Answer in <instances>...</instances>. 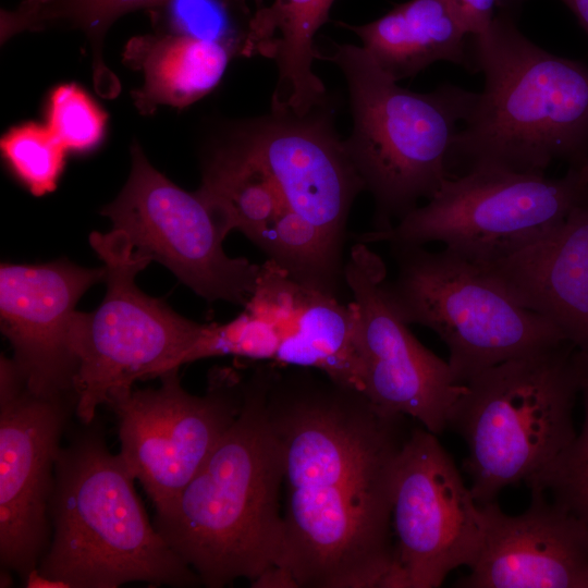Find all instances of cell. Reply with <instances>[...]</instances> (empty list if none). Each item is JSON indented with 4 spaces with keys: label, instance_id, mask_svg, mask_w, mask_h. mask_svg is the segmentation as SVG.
I'll list each match as a JSON object with an SVG mask.
<instances>
[{
    "label": "cell",
    "instance_id": "cell-1",
    "mask_svg": "<svg viewBox=\"0 0 588 588\" xmlns=\"http://www.w3.org/2000/svg\"><path fill=\"white\" fill-rule=\"evenodd\" d=\"M267 406L283 449L286 505L279 565L293 587H385L393 490L412 429L324 373L266 365Z\"/></svg>",
    "mask_w": 588,
    "mask_h": 588
},
{
    "label": "cell",
    "instance_id": "cell-2",
    "mask_svg": "<svg viewBox=\"0 0 588 588\" xmlns=\"http://www.w3.org/2000/svg\"><path fill=\"white\" fill-rule=\"evenodd\" d=\"M283 449L267 406L266 365L243 381L241 409L154 526L209 588L252 583L280 563Z\"/></svg>",
    "mask_w": 588,
    "mask_h": 588
},
{
    "label": "cell",
    "instance_id": "cell-3",
    "mask_svg": "<svg viewBox=\"0 0 588 588\" xmlns=\"http://www.w3.org/2000/svg\"><path fill=\"white\" fill-rule=\"evenodd\" d=\"M469 46L485 87L456 133L451 176L479 168L546 174L554 161L588 156V65L546 51L499 10Z\"/></svg>",
    "mask_w": 588,
    "mask_h": 588
},
{
    "label": "cell",
    "instance_id": "cell-4",
    "mask_svg": "<svg viewBox=\"0 0 588 588\" xmlns=\"http://www.w3.org/2000/svg\"><path fill=\"white\" fill-rule=\"evenodd\" d=\"M93 422L60 448L49 503L51 541L38 571L69 588L201 584L151 524L135 478Z\"/></svg>",
    "mask_w": 588,
    "mask_h": 588
},
{
    "label": "cell",
    "instance_id": "cell-5",
    "mask_svg": "<svg viewBox=\"0 0 588 588\" xmlns=\"http://www.w3.org/2000/svg\"><path fill=\"white\" fill-rule=\"evenodd\" d=\"M577 348L569 342L515 357L464 383L449 428L466 443L463 470L479 505L547 469L577 431Z\"/></svg>",
    "mask_w": 588,
    "mask_h": 588
},
{
    "label": "cell",
    "instance_id": "cell-6",
    "mask_svg": "<svg viewBox=\"0 0 588 588\" xmlns=\"http://www.w3.org/2000/svg\"><path fill=\"white\" fill-rule=\"evenodd\" d=\"M326 59L346 78L354 127L344 144L373 197V230H385L451 177L452 144L477 93L451 84L405 89L363 47L340 45Z\"/></svg>",
    "mask_w": 588,
    "mask_h": 588
},
{
    "label": "cell",
    "instance_id": "cell-7",
    "mask_svg": "<svg viewBox=\"0 0 588 588\" xmlns=\"http://www.w3.org/2000/svg\"><path fill=\"white\" fill-rule=\"evenodd\" d=\"M390 246L397 269L383 282L385 295L405 323L426 327L444 342L457 383L502 362L567 342L477 265L445 248Z\"/></svg>",
    "mask_w": 588,
    "mask_h": 588
},
{
    "label": "cell",
    "instance_id": "cell-8",
    "mask_svg": "<svg viewBox=\"0 0 588 588\" xmlns=\"http://www.w3.org/2000/svg\"><path fill=\"white\" fill-rule=\"evenodd\" d=\"M89 242L105 264L107 291L95 310L76 311L71 331L77 360L74 414L83 425L135 381L180 368L205 326L139 290L136 274L149 261L121 234L93 232Z\"/></svg>",
    "mask_w": 588,
    "mask_h": 588
},
{
    "label": "cell",
    "instance_id": "cell-9",
    "mask_svg": "<svg viewBox=\"0 0 588 588\" xmlns=\"http://www.w3.org/2000/svg\"><path fill=\"white\" fill-rule=\"evenodd\" d=\"M587 200L588 180L579 168L568 167L561 177L479 168L446 179L426 205L385 230L359 234L356 242H440L483 265L543 237Z\"/></svg>",
    "mask_w": 588,
    "mask_h": 588
},
{
    "label": "cell",
    "instance_id": "cell-10",
    "mask_svg": "<svg viewBox=\"0 0 588 588\" xmlns=\"http://www.w3.org/2000/svg\"><path fill=\"white\" fill-rule=\"evenodd\" d=\"M132 169L118 197L101 215L133 252L167 267L184 285L211 304H247L261 265L230 257L228 232L197 192L189 193L154 168L134 144Z\"/></svg>",
    "mask_w": 588,
    "mask_h": 588
},
{
    "label": "cell",
    "instance_id": "cell-11",
    "mask_svg": "<svg viewBox=\"0 0 588 588\" xmlns=\"http://www.w3.org/2000/svg\"><path fill=\"white\" fill-rule=\"evenodd\" d=\"M159 378L158 388L133 387L107 404L118 418L119 454L156 512L184 489L232 425L244 381L233 369L216 368L206 393L194 395L182 387L179 368Z\"/></svg>",
    "mask_w": 588,
    "mask_h": 588
},
{
    "label": "cell",
    "instance_id": "cell-12",
    "mask_svg": "<svg viewBox=\"0 0 588 588\" xmlns=\"http://www.w3.org/2000/svg\"><path fill=\"white\" fill-rule=\"evenodd\" d=\"M392 528L389 588L440 587L452 571L471 567L485 543L482 506L437 434L424 427L412 428L397 458Z\"/></svg>",
    "mask_w": 588,
    "mask_h": 588
},
{
    "label": "cell",
    "instance_id": "cell-13",
    "mask_svg": "<svg viewBox=\"0 0 588 588\" xmlns=\"http://www.w3.org/2000/svg\"><path fill=\"white\" fill-rule=\"evenodd\" d=\"M75 403V394H34L13 359L1 356L0 563L21 580L51 541L56 460Z\"/></svg>",
    "mask_w": 588,
    "mask_h": 588
},
{
    "label": "cell",
    "instance_id": "cell-14",
    "mask_svg": "<svg viewBox=\"0 0 588 588\" xmlns=\"http://www.w3.org/2000/svg\"><path fill=\"white\" fill-rule=\"evenodd\" d=\"M385 277L383 260L368 244L356 242L344 280L357 308L360 391L381 411L415 419L438 436L449 428L464 384L397 315L383 289Z\"/></svg>",
    "mask_w": 588,
    "mask_h": 588
},
{
    "label": "cell",
    "instance_id": "cell-15",
    "mask_svg": "<svg viewBox=\"0 0 588 588\" xmlns=\"http://www.w3.org/2000/svg\"><path fill=\"white\" fill-rule=\"evenodd\" d=\"M106 269L68 259L0 266V327L28 390L40 396L74 394L77 360L71 331L84 293Z\"/></svg>",
    "mask_w": 588,
    "mask_h": 588
},
{
    "label": "cell",
    "instance_id": "cell-16",
    "mask_svg": "<svg viewBox=\"0 0 588 588\" xmlns=\"http://www.w3.org/2000/svg\"><path fill=\"white\" fill-rule=\"evenodd\" d=\"M237 136L270 174L289 211L343 247L350 210L365 186L327 123L275 113Z\"/></svg>",
    "mask_w": 588,
    "mask_h": 588
},
{
    "label": "cell",
    "instance_id": "cell-17",
    "mask_svg": "<svg viewBox=\"0 0 588 588\" xmlns=\"http://www.w3.org/2000/svg\"><path fill=\"white\" fill-rule=\"evenodd\" d=\"M529 506L504 513L482 506L487 534L462 588H588V526L544 492L530 490Z\"/></svg>",
    "mask_w": 588,
    "mask_h": 588
},
{
    "label": "cell",
    "instance_id": "cell-18",
    "mask_svg": "<svg viewBox=\"0 0 588 588\" xmlns=\"http://www.w3.org/2000/svg\"><path fill=\"white\" fill-rule=\"evenodd\" d=\"M477 266L513 301L588 352V200L543 237Z\"/></svg>",
    "mask_w": 588,
    "mask_h": 588
},
{
    "label": "cell",
    "instance_id": "cell-19",
    "mask_svg": "<svg viewBox=\"0 0 588 588\" xmlns=\"http://www.w3.org/2000/svg\"><path fill=\"white\" fill-rule=\"evenodd\" d=\"M333 1L274 0L250 19L241 53H259L277 62L275 113L305 117L320 103L324 86L313 71L320 54L314 36L328 21Z\"/></svg>",
    "mask_w": 588,
    "mask_h": 588
},
{
    "label": "cell",
    "instance_id": "cell-20",
    "mask_svg": "<svg viewBox=\"0 0 588 588\" xmlns=\"http://www.w3.org/2000/svg\"><path fill=\"white\" fill-rule=\"evenodd\" d=\"M342 26L357 34L363 48L396 82L437 61L473 72L465 39L469 35L445 0H408L365 25Z\"/></svg>",
    "mask_w": 588,
    "mask_h": 588
},
{
    "label": "cell",
    "instance_id": "cell-21",
    "mask_svg": "<svg viewBox=\"0 0 588 588\" xmlns=\"http://www.w3.org/2000/svg\"><path fill=\"white\" fill-rule=\"evenodd\" d=\"M231 53L225 44L172 33L132 39L124 58L144 74L135 106L147 114L159 105L182 109L197 101L218 85Z\"/></svg>",
    "mask_w": 588,
    "mask_h": 588
},
{
    "label": "cell",
    "instance_id": "cell-22",
    "mask_svg": "<svg viewBox=\"0 0 588 588\" xmlns=\"http://www.w3.org/2000/svg\"><path fill=\"white\" fill-rule=\"evenodd\" d=\"M357 308L301 285L274 363L318 370L360 391Z\"/></svg>",
    "mask_w": 588,
    "mask_h": 588
},
{
    "label": "cell",
    "instance_id": "cell-23",
    "mask_svg": "<svg viewBox=\"0 0 588 588\" xmlns=\"http://www.w3.org/2000/svg\"><path fill=\"white\" fill-rule=\"evenodd\" d=\"M167 0H24L13 11L1 12V40L22 32L51 27L81 29L93 51L94 79L98 93H109L119 82L106 66L101 49L109 27L123 14L138 9L159 8Z\"/></svg>",
    "mask_w": 588,
    "mask_h": 588
},
{
    "label": "cell",
    "instance_id": "cell-24",
    "mask_svg": "<svg viewBox=\"0 0 588 588\" xmlns=\"http://www.w3.org/2000/svg\"><path fill=\"white\" fill-rule=\"evenodd\" d=\"M0 148L13 176L34 196L58 187L70 154L46 124L33 121L8 130Z\"/></svg>",
    "mask_w": 588,
    "mask_h": 588
},
{
    "label": "cell",
    "instance_id": "cell-25",
    "mask_svg": "<svg viewBox=\"0 0 588 588\" xmlns=\"http://www.w3.org/2000/svg\"><path fill=\"white\" fill-rule=\"evenodd\" d=\"M584 422L572 443L526 486L544 492L588 526V352L576 351Z\"/></svg>",
    "mask_w": 588,
    "mask_h": 588
},
{
    "label": "cell",
    "instance_id": "cell-26",
    "mask_svg": "<svg viewBox=\"0 0 588 588\" xmlns=\"http://www.w3.org/2000/svg\"><path fill=\"white\" fill-rule=\"evenodd\" d=\"M281 332L270 319L244 307L232 320L205 324L184 356L183 365L201 358L232 355L255 360H275Z\"/></svg>",
    "mask_w": 588,
    "mask_h": 588
},
{
    "label": "cell",
    "instance_id": "cell-27",
    "mask_svg": "<svg viewBox=\"0 0 588 588\" xmlns=\"http://www.w3.org/2000/svg\"><path fill=\"white\" fill-rule=\"evenodd\" d=\"M45 118V124L69 152L94 150L106 133V112L75 83L60 84L49 93Z\"/></svg>",
    "mask_w": 588,
    "mask_h": 588
},
{
    "label": "cell",
    "instance_id": "cell-28",
    "mask_svg": "<svg viewBox=\"0 0 588 588\" xmlns=\"http://www.w3.org/2000/svg\"><path fill=\"white\" fill-rule=\"evenodd\" d=\"M166 22L170 33L225 44L234 48L231 24L220 0H167Z\"/></svg>",
    "mask_w": 588,
    "mask_h": 588
},
{
    "label": "cell",
    "instance_id": "cell-29",
    "mask_svg": "<svg viewBox=\"0 0 588 588\" xmlns=\"http://www.w3.org/2000/svg\"><path fill=\"white\" fill-rule=\"evenodd\" d=\"M469 36L482 33L501 9H514L520 0H445Z\"/></svg>",
    "mask_w": 588,
    "mask_h": 588
},
{
    "label": "cell",
    "instance_id": "cell-30",
    "mask_svg": "<svg viewBox=\"0 0 588 588\" xmlns=\"http://www.w3.org/2000/svg\"><path fill=\"white\" fill-rule=\"evenodd\" d=\"M21 583L26 588H69L65 583L42 575L38 567L30 569Z\"/></svg>",
    "mask_w": 588,
    "mask_h": 588
},
{
    "label": "cell",
    "instance_id": "cell-31",
    "mask_svg": "<svg viewBox=\"0 0 588 588\" xmlns=\"http://www.w3.org/2000/svg\"><path fill=\"white\" fill-rule=\"evenodd\" d=\"M575 15L579 25L588 35V0H561Z\"/></svg>",
    "mask_w": 588,
    "mask_h": 588
},
{
    "label": "cell",
    "instance_id": "cell-32",
    "mask_svg": "<svg viewBox=\"0 0 588 588\" xmlns=\"http://www.w3.org/2000/svg\"><path fill=\"white\" fill-rule=\"evenodd\" d=\"M12 571L1 567V576H0V587H11L13 586V578L10 575Z\"/></svg>",
    "mask_w": 588,
    "mask_h": 588
},
{
    "label": "cell",
    "instance_id": "cell-33",
    "mask_svg": "<svg viewBox=\"0 0 588 588\" xmlns=\"http://www.w3.org/2000/svg\"><path fill=\"white\" fill-rule=\"evenodd\" d=\"M583 175L588 180V156L585 159L584 163L579 167Z\"/></svg>",
    "mask_w": 588,
    "mask_h": 588
},
{
    "label": "cell",
    "instance_id": "cell-34",
    "mask_svg": "<svg viewBox=\"0 0 588 588\" xmlns=\"http://www.w3.org/2000/svg\"><path fill=\"white\" fill-rule=\"evenodd\" d=\"M257 2L260 1V0H256Z\"/></svg>",
    "mask_w": 588,
    "mask_h": 588
}]
</instances>
